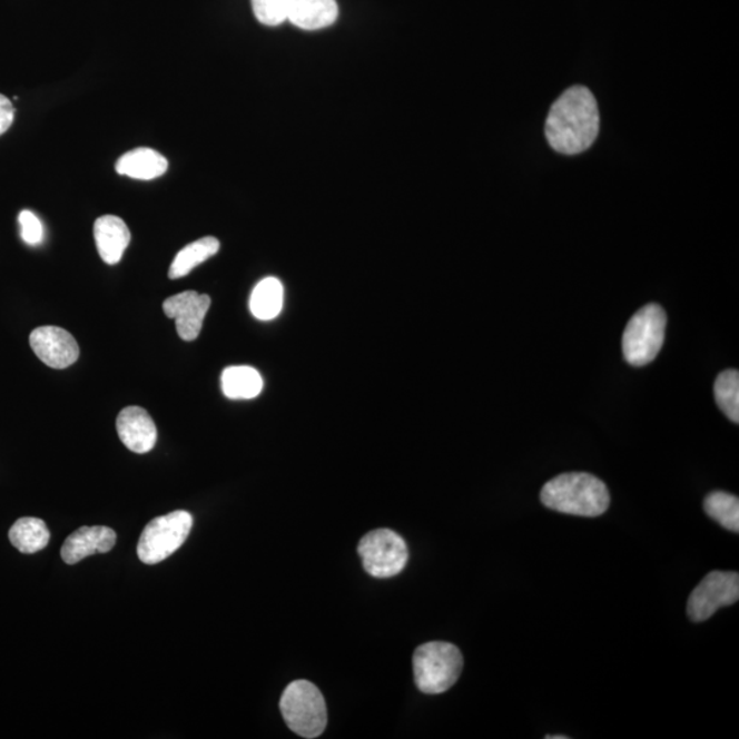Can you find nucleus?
<instances>
[{"mask_svg":"<svg viewBox=\"0 0 739 739\" xmlns=\"http://www.w3.org/2000/svg\"><path fill=\"white\" fill-rule=\"evenodd\" d=\"M95 242L101 260L107 265H117L130 243L128 225L116 216H104L93 226Z\"/></svg>","mask_w":739,"mask_h":739,"instance_id":"ddd939ff","label":"nucleus"},{"mask_svg":"<svg viewBox=\"0 0 739 739\" xmlns=\"http://www.w3.org/2000/svg\"><path fill=\"white\" fill-rule=\"evenodd\" d=\"M568 738L569 737H562V736H556V737L548 736L546 737V739H568Z\"/></svg>","mask_w":739,"mask_h":739,"instance_id":"393cba45","label":"nucleus"},{"mask_svg":"<svg viewBox=\"0 0 739 739\" xmlns=\"http://www.w3.org/2000/svg\"><path fill=\"white\" fill-rule=\"evenodd\" d=\"M210 306V296L187 290L166 299L164 312L166 317L176 321L178 336L184 342H194L200 335L203 322Z\"/></svg>","mask_w":739,"mask_h":739,"instance_id":"9d476101","label":"nucleus"},{"mask_svg":"<svg viewBox=\"0 0 739 739\" xmlns=\"http://www.w3.org/2000/svg\"><path fill=\"white\" fill-rule=\"evenodd\" d=\"M289 729L303 738H317L325 731L327 711L324 696L312 682L295 681L284 690L279 701Z\"/></svg>","mask_w":739,"mask_h":739,"instance_id":"20e7f679","label":"nucleus"},{"mask_svg":"<svg viewBox=\"0 0 739 739\" xmlns=\"http://www.w3.org/2000/svg\"><path fill=\"white\" fill-rule=\"evenodd\" d=\"M21 226L22 240L29 246H38L43 240V225L32 211L23 210L18 216Z\"/></svg>","mask_w":739,"mask_h":739,"instance_id":"5701e85b","label":"nucleus"},{"mask_svg":"<svg viewBox=\"0 0 739 739\" xmlns=\"http://www.w3.org/2000/svg\"><path fill=\"white\" fill-rule=\"evenodd\" d=\"M16 118L13 104L4 95L0 93V136L8 132Z\"/></svg>","mask_w":739,"mask_h":739,"instance_id":"b1692460","label":"nucleus"},{"mask_svg":"<svg viewBox=\"0 0 739 739\" xmlns=\"http://www.w3.org/2000/svg\"><path fill=\"white\" fill-rule=\"evenodd\" d=\"M29 343L36 356L52 368H67L79 359L80 348L68 331L58 326H41L35 329Z\"/></svg>","mask_w":739,"mask_h":739,"instance_id":"1a4fd4ad","label":"nucleus"},{"mask_svg":"<svg viewBox=\"0 0 739 739\" xmlns=\"http://www.w3.org/2000/svg\"><path fill=\"white\" fill-rule=\"evenodd\" d=\"M169 162L162 154L152 148H135L118 159L116 170L118 175L135 178V180L150 181L168 171Z\"/></svg>","mask_w":739,"mask_h":739,"instance_id":"4468645a","label":"nucleus"},{"mask_svg":"<svg viewBox=\"0 0 739 739\" xmlns=\"http://www.w3.org/2000/svg\"><path fill=\"white\" fill-rule=\"evenodd\" d=\"M546 509L562 514L594 518L603 515L611 504L610 491L598 476L568 473L548 481L541 491Z\"/></svg>","mask_w":739,"mask_h":739,"instance_id":"f03ea898","label":"nucleus"},{"mask_svg":"<svg viewBox=\"0 0 739 739\" xmlns=\"http://www.w3.org/2000/svg\"><path fill=\"white\" fill-rule=\"evenodd\" d=\"M224 395L231 401H249L260 395L264 390L258 370L249 366H231L224 370L223 378Z\"/></svg>","mask_w":739,"mask_h":739,"instance_id":"dca6fc26","label":"nucleus"},{"mask_svg":"<svg viewBox=\"0 0 739 739\" xmlns=\"http://www.w3.org/2000/svg\"><path fill=\"white\" fill-rule=\"evenodd\" d=\"M667 315L659 304H647L629 321L623 332L625 362L634 367L651 363L659 355L666 338Z\"/></svg>","mask_w":739,"mask_h":739,"instance_id":"39448f33","label":"nucleus"},{"mask_svg":"<svg viewBox=\"0 0 739 739\" xmlns=\"http://www.w3.org/2000/svg\"><path fill=\"white\" fill-rule=\"evenodd\" d=\"M600 112L588 88L575 86L554 101L546 117L545 136L554 151L563 155L585 152L598 139Z\"/></svg>","mask_w":739,"mask_h":739,"instance_id":"f257e3e1","label":"nucleus"},{"mask_svg":"<svg viewBox=\"0 0 739 739\" xmlns=\"http://www.w3.org/2000/svg\"><path fill=\"white\" fill-rule=\"evenodd\" d=\"M284 306V286L276 277H267L255 286L249 308L255 318L270 321L278 317Z\"/></svg>","mask_w":739,"mask_h":739,"instance_id":"a211bd4d","label":"nucleus"},{"mask_svg":"<svg viewBox=\"0 0 739 739\" xmlns=\"http://www.w3.org/2000/svg\"><path fill=\"white\" fill-rule=\"evenodd\" d=\"M715 398L719 408L730 421L739 422V373L737 370H726L720 373L715 383Z\"/></svg>","mask_w":739,"mask_h":739,"instance_id":"412c9836","label":"nucleus"},{"mask_svg":"<svg viewBox=\"0 0 739 739\" xmlns=\"http://www.w3.org/2000/svg\"><path fill=\"white\" fill-rule=\"evenodd\" d=\"M738 599V572L712 571L690 594L688 615L693 622H704L720 608L736 604Z\"/></svg>","mask_w":739,"mask_h":739,"instance_id":"6e6552de","label":"nucleus"},{"mask_svg":"<svg viewBox=\"0 0 739 739\" xmlns=\"http://www.w3.org/2000/svg\"><path fill=\"white\" fill-rule=\"evenodd\" d=\"M115 530L106 526H82L63 542L61 556L67 564H77L91 554L107 553L116 546Z\"/></svg>","mask_w":739,"mask_h":739,"instance_id":"f8f14e48","label":"nucleus"},{"mask_svg":"<svg viewBox=\"0 0 739 739\" xmlns=\"http://www.w3.org/2000/svg\"><path fill=\"white\" fill-rule=\"evenodd\" d=\"M117 432L122 444L136 454H147L157 444L158 431L151 415L136 405L119 413Z\"/></svg>","mask_w":739,"mask_h":739,"instance_id":"9b49d317","label":"nucleus"},{"mask_svg":"<svg viewBox=\"0 0 739 739\" xmlns=\"http://www.w3.org/2000/svg\"><path fill=\"white\" fill-rule=\"evenodd\" d=\"M357 552L363 560V568L380 580L401 574L408 560L405 541L390 529H378L366 534L359 542Z\"/></svg>","mask_w":739,"mask_h":739,"instance_id":"0eeeda50","label":"nucleus"},{"mask_svg":"<svg viewBox=\"0 0 739 739\" xmlns=\"http://www.w3.org/2000/svg\"><path fill=\"white\" fill-rule=\"evenodd\" d=\"M9 539L21 553L32 554L43 551L49 545L51 534L45 521L27 516L21 518L11 526Z\"/></svg>","mask_w":739,"mask_h":739,"instance_id":"f3484780","label":"nucleus"},{"mask_svg":"<svg viewBox=\"0 0 739 739\" xmlns=\"http://www.w3.org/2000/svg\"><path fill=\"white\" fill-rule=\"evenodd\" d=\"M416 687L426 694H440L457 682L463 670V656L449 642H427L413 658Z\"/></svg>","mask_w":739,"mask_h":739,"instance_id":"7ed1b4c3","label":"nucleus"},{"mask_svg":"<svg viewBox=\"0 0 739 739\" xmlns=\"http://www.w3.org/2000/svg\"><path fill=\"white\" fill-rule=\"evenodd\" d=\"M294 0H252L256 20L266 27H278L288 21Z\"/></svg>","mask_w":739,"mask_h":739,"instance_id":"4be33fe9","label":"nucleus"},{"mask_svg":"<svg viewBox=\"0 0 739 739\" xmlns=\"http://www.w3.org/2000/svg\"><path fill=\"white\" fill-rule=\"evenodd\" d=\"M220 244L216 237H203L188 244L177 254L169 269V278L178 279L188 276L190 272L205 264L211 256L218 254Z\"/></svg>","mask_w":739,"mask_h":739,"instance_id":"6ab92c4d","label":"nucleus"},{"mask_svg":"<svg viewBox=\"0 0 739 739\" xmlns=\"http://www.w3.org/2000/svg\"><path fill=\"white\" fill-rule=\"evenodd\" d=\"M338 18L336 0H294L288 21L303 31H319Z\"/></svg>","mask_w":739,"mask_h":739,"instance_id":"2eb2a0df","label":"nucleus"},{"mask_svg":"<svg viewBox=\"0 0 739 739\" xmlns=\"http://www.w3.org/2000/svg\"><path fill=\"white\" fill-rule=\"evenodd\" d=\"M704 510L709 518L730 532H739V500L727 492L709 493L704 500Z\"/></svg>","mask_w":739,"mask_h":739,"instance_id":"aec40b11","label":"nucleus"},{"mask_svg":"<svg viewBox=\"0 0 739 739\" xmlns=\"http://www.w3.org/2000/svg\"><path fill=\"white\" fill-rule=\"evenodd\" d=\"M194 526V518L187 511H175L155 518L142 530L137 556L148 565L158 564L171 556L187 541Z\"/></svg>","mask_w":739,"mask_h":739,"instance_id":"423d86ee","label":"nucleus"}]
</instances>
